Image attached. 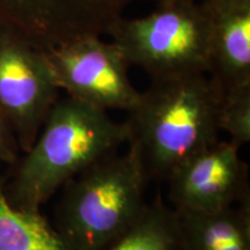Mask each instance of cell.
<instances>
[{"label": "cell", "mask_w": 250, "mask_h": 250, "mask_svg": "<svg viewBox=\"0 0 250 250\" xmlns=\"http://www.w3.org/2000/svg\"><path fill=\"white\" fill-rule=\"evenodd\" d=\"M136 0H0V22L40 49L108 34Z\"/></svg>", "instance_id": "obj_7"}, {"label": "cell", "mask_w": 250, "mask_h": 250, "mask_svg": "<svg viewBox=\"0 0 250 250\" xmlns=\"http://www.w3.org/2000/svg\"><path fill=\"white\" fill-rule=\"evenodd\" d=\"M19 151L15 134L0 109V164L14 165L19 160Z\"/></svg>", "instance_id": "obj_14"}, {"label": "cell", "mask_w": 250, "mask_h": 250, "mask_svg": "<svg viewBox=\"0 0 250 250\" xmlns=\"http://www.w3.org/2000/svg\"><path fill=\"white\" fill-rule=\"evenodd\" d=\"M175 212L180 250H250V199L214 212Z\"/></svg>", "instance_id": "obj_10"}, {"label": "cell", "mask_w": 250, "mask_h": 250, "mask_svg": "<svg viewBox=\"0 0 250 250\" xmlns=\"http://www.w3.org/2000/svg\"><path fill=\"white\" fill-rule=\"evenodd\" d=\"M211 17L208 74L223 95L250 86V0L202 1Z\"/></svg>", "instance_id": "obj_9"}, {"label": "cell", "mask_w": 250, "mask_h": 250, "mask_svg": "<svg viewBox=\"0 0 250 250\" xmlns=\"http://www.w3.org/2000/svg\"><path fill=\"white\" fill-rule=\"evenodd\" d=\"M156 2H160V1H165V0H155Z\"/></svg>", "instance_id": "obj_16"}, {"label": "cell", "mask_w": 250, "mask_h": 250, "mask_svg": "<svg viewBox=\"0 0 250 250\" xmlns=\"http://www.w3.org/2000/svg\"><path fill=\"white\" fill-rule=\"evenodd\" d=\"M166 182L179 212H214L250 199L249 167L230 140H217L190 156Z\"/></svg>", "instance_id": "obj_8"}, {"label": "cell", "mask_w": 250, "mask_h": 250, "mask_svg": "<svg viewBox=\"0 0 250 250\" xmlns=\"http://www.w3.org/2000/svg\"><path fill=\"white\" fill-rule=\"evenodd\" d=\"M0 250H71L41 211L9 204L0 184Z\"/></svg>", "instance_id": "obj_11"}, {"label": "cell", "mask_w": 250, "mask_h": 250, "mask_svg": "<svg viewBox=\"0 0 250 250\" xmlns=\"http://www.w3.org/2000/svg\"><path fill=\"white\" fill-rule=\"evenodd\" d=\"M108 35L129 66L152 80L208 72L211 17L203 2L160 1L151 14L120 19Z\"/></svg>", "instance_id": "obj_4"}, {"label": "cell", "mask_w": 250, "mask_h": 250, "mask_svg": "<svg viewBox=\"0 0 250 250\" xmlns=\"http://www.w3.org/2000/svg\"><path fill=\"white\" fill-rule=\"evenodd\" d=\"M147 182L132 149L109 155L62 188L54 226L71 250H105L145 210Z\"/></svg>", "instance_id": "obj_3"}, {"label": "cell", "mask_w": 250, "mask_h": 250, "mask_svg": "<svg viewBox=\"0 0 250 250\" xmlns=\"http://www.w3.org/2000/svg\"><path fill=\"white\" fill-rule=\"evenodd\" d=\"M204 1H208V2H215V1H223V0H204Z\"/></svg>", "instance_id": "obj_15"}, {"label": "cell", "mask_w": 250, "mask_h": 250, "mask_svg": "<svg viewBox=\"0 0 250 250\" xmlns=\"http://www.w3.org/2000/svg\"><path fill=\"white\" fill-rule=\"evenodd\" d=\"M105 250H180L176 212L160 195L147 203L129 229Z\"/></svg>", "instance_id": "obj_12"}, {"label": "cell", "mask_w": 250, "mask_h": 250, "mask_svg": "<svg viewBox=\"0 0 250 250\" xmlns=\"http://www.w3.org/2000/svg\"><path fill=\"white\" fill-rule=\"evenodd\" d=\"M125 122L114 121L108 111L66 96L59 98L31 147L2 192L18 208L41 211V206L77 175L127 143Z\"/></svg>", "instance_id": "obj_2"}, {"label": "cell", "mask_w": 250, "mask_h": 250, "mask_svg": "<svg viewBox=\"0 0 250 250\" xmlns=\"http://www.w3.org/2000/svg\"><path fill=\"white\" fill-rule=\"evenodd\" d=\"M59 99L44 51L0 22V109L26 153Z\"/></svg>", "instance_id": "obj_5"}, {"label": "cell", "mask_w": 250, "mask_h": 250, "mask_svg": "<svg viewBox=\"0 0 250 250\" xmlns=\"http://www.w3.org/2000/svg\"><path fill=\"white\" fill-rule=\"evenodd\" d=\"M59 90L102 110L130 111L140 92L131 83L129 64L114 43L86 36L44 50Z\"/></svg>", "instance_id": "obj_6"}, {"label": "cell", "mask_w": 250, "mask_h": 250, "mask_svg": "<svg viewBox=\"0 0 250 250\" xmlns=\"http://www.w3.org/2000/svg\"><path fill=\"white\" fill-rule=\"evenodd\" d=\"M223 93L206 73L153 79L127 111V145L147 181H166L179 166L219 140Z\"/></svg>", "instance_id": "obj_1"}, {"label": "cell", "mask_w": 250, "mask_h": 250, "mask_svg": "<svg viewBox=\"0 0 250 250\" xmlns=\"http://www.w3.org/2000/svg\"><path fill=\"white\" fill-rule=\"evenodd\" d=\"M218 127L229 134L230 142L239 147L250 143V86L223 95Z\"/></svg>", "instance_id": "obj_13"}]
</instances>
